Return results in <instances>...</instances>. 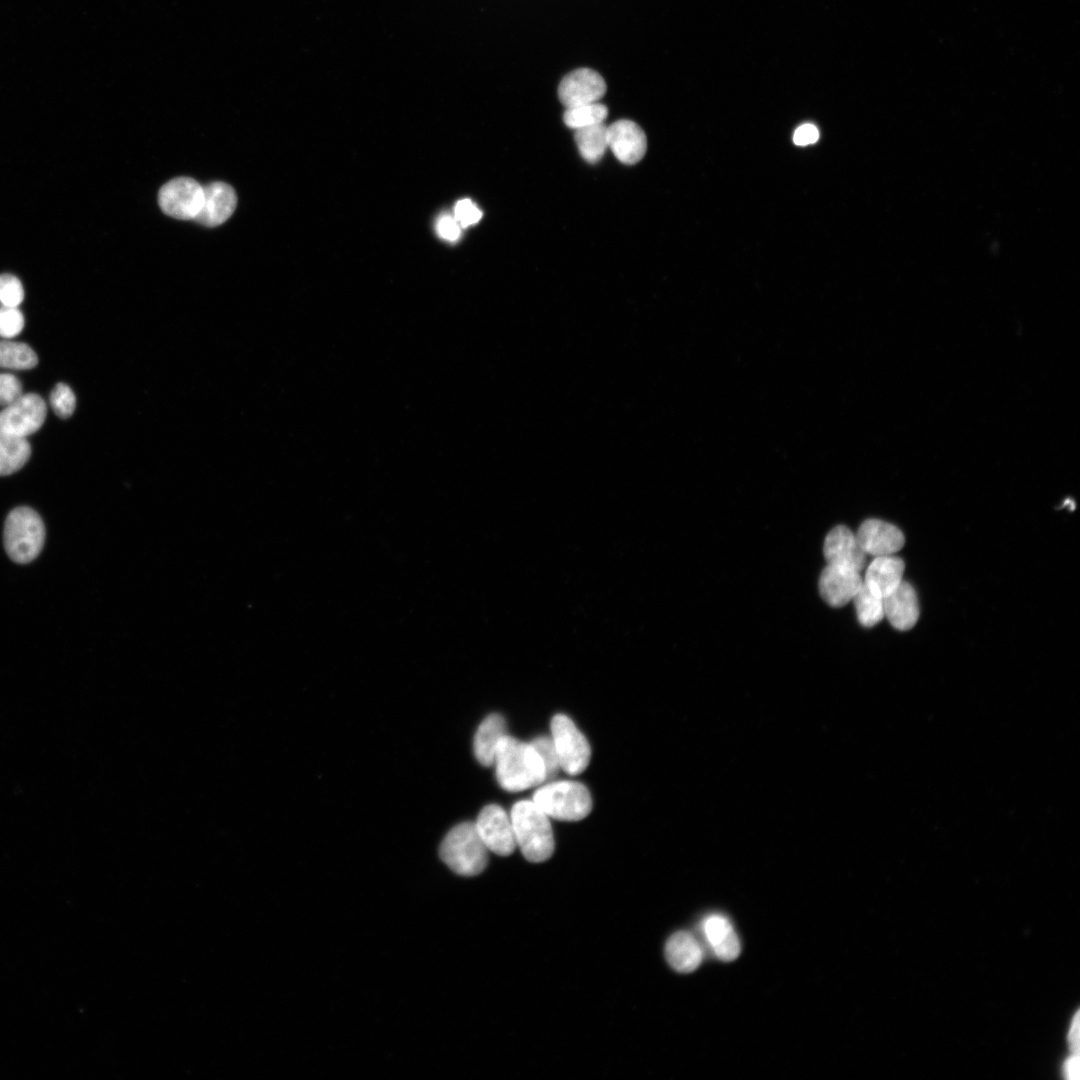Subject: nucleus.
Segmentation results:
<instances>
[{
    "instance_id": "dca6fc26",
    "label": "nucleus",
    "mask_w": 1080,
    "mask_h": 1080,
    "mask_svg": "<svg viewBox=\"0 0 1080 1080\" xmlns=\"http://www.w3.org/2000/svg\"><path fill=\"white\" fill-rule=\"evenodd\" d=\"M701 931L714 955L722 961L735 960L741 951L739 938L727 917L712 913L701 922Z\"/></svg>"
},
{
    "instance_id": "ddd939ff",
    "label": "nucleus",
    "mask_w": 1080,
    "mask_h": 1080,
    "mask_svg": "<svg viewBox=\"0 0 1080 1080\" xmlns=\"http://www.w3.org/2000/svg\"><path fill=\"white\" fill-rule=\"evenodd\" d=\"M608 147L620 162L633 165L645 155L647 138L638 124L620 119L608 126Z\"/></svg>"
},
{
    "instance_id": "39448f33",
    "label": "nucleus",
    "mask_w": 1080,
    "mask_h": 1080,
    "mask_svg": "<svg viewBox=\"0 0 1080 1080\" xmlns=\"http://www.w3.org/2000/svg\"><path fill=\"white\" fill-rule=\"evenodd\" d=\"M532 800L549 818L562 821L581 820L592 809V798L587 787L569 780L541 786L533 794Z\"/></svg>"
},
{
    "instance_id": "423d86ee",
    "label": "nucleus",
    "mask_w": 1080,
    "mask_h": 1080,
    "mask_svg": "<svg viewBox=\"0 0 1080 1080\" xmlns=\"http://www.w3.org/2000/svg\"><path fill=\"white\" fill-rule=\"evenodd\" d=\"M551 734L560 768L570 775L582 773L591 758V748L586 737L564 714H557L552 718Z\"/></svg>"
},
{
    "instance_id": "f03ea898",
    "label": "nucleus",
    "mask_w": 1080,
    "mask_h": 1080,
    "mask_svg": "<svg viewBox=\"0 0 1080 1080\" xmlns=\"http://www.w3.org/2000/svg\"><path fill=\"white\" fill-rule=\"evenodd\" d=\"M516 846L524 857L534 863L550 858L554 837L549 817L533 800L515 803L510 814Z\"/></svg>"
},
{
    "instance_id": "473e14b6",
    "label": "nucleus",
    "mask_w": 1080,
    "mask_h": 1080,
    "mask_svg": "<svg viewBox=\"0 0 1080 1080\" xmlns=\"http://www.w3.org/2000/svg\"><path fill=\"white\" fill-rule=\"evenodd\" d=\"M819 138L818 128L811 123H805L799 126L793 134V142L799 146H806L815 143Z\"/></svg>"
},
{
    "instance_id": "393cba45",
    "label": "nucleus",
    "mask_w": 1080,
    "mask_h": 1080,
    "mask_svg": "<svg viewBox=\"0 0 1080 1080\" xmlns=\"http://www.w3.org/2000/svg\"><path fill=\"white\" fill-rule=\"evenodd\" d=\"M608 109L604 104L592 102L566 108L563 121L574 130L603 123Z\"/></svg>"
},
{
    "instance_id": "9b49d317",
    "label": "nucleus",
    "mask_w": 1080,
    "mask_h": 1080,
    "mask_svg": "<svg viewBox=\"0 0 1080 1080\" xmlns=\"http://www.w3.org/2000/svg\"><path fill=\"white\" fill-rule=\"evenodd\" d=\"M861 572L839 565L827 564L819 578L821 597L830 606L841 607L853 600L861 588Z\"/></svg>"
},
{
    "instance_id": "7ed1b4c3",
    "label": "nucleus",
    "mask_w": 1080,
    "mask_h": 1080,
    "mask_svg": "<svg viewBox=\"0 0 1080 1080\" xmlns=\"http://www.w3.org/2000/svg\"><path fill=\"white\" fill-rule=\"evenodd\" d=\"M440 857L455 873L474 876L481 873L488 861V849L475 823L464 822L453 827L440 845Z\"/></svg>"
},
{
    "instance_id": "aec40b11",
    "label": "nucleus",
    "mask_w": 1080,
    "mask_h": 1080,
    "mask_svg": "<svg viewBox=\"0 0 1080 1080\" xmlns=\"http://www.w3.org/2000/svg\"><path fill=\"white\" fill-rule=\"evenodd\" d=\"M504 735L506 725L501 715L490 714L482 721L473 741L474 754L480 764L493 765L498 743Z\"/></svg>"
},
{
    "instance_id": "6ab92c4d",
    "label": "nucleus",
    "mask_w": 1080,
    "mask_h": 1080,
    "mask_svg": "<svg viewBox=\"0 0 1080 1080\" xmlns=\"http://www.w3.org/2000/svg\"><path fill=\"white\" fill-rule=\"evenodd\" d=\"M669 965L680 973L695 971L703 960V950L698 940L687 931L674 933L665 946Z\"/></svg>"
},
{
    "instance_id": "a211bd4d",
    "label": "nucleus",
    "mask_w": 1080,
    "mask_h": 1080,
    "mask_svg": "<svg viewBox=\"0 0 1080 1080\" xmlns=\"http://www.w3.org/2000/svg\"><path fill=\"white\" fill-rule=\"evenodd\" d=\"M904 562L894 555L875 557L866 568L863 583L877 596L884 598L903 580Z\"/></svg>"
},
{
    "instance_id": "412c9836",
    "label": "nucleus",
    "mask_w": 1080,
    "mask_h": 1080,
    "mask_svg": "<svg viewBox=\"0 0 1080 1080\" xmlns=\"http://www.w3.org/2000/svg\"><path fill=\"white\" fill-rule=\"evenodd\" d=\"M30 455L31 447L26 438L0 430V476H7L21 469Z\"/></svg>"
},
{
    "instance_id": "4be33fe9",
    "label": "nucleus",
    "mask_w": 1080,
    "mask_h": 1080,
    "mask_svg": "<svg viewBox=\"0 0 1080 1080\" xmlns=\"http://www.w3.org/2000/svg\"><path fill=\"white\" fill-rule=\"evenodd\" d=\"M575 141L583 159L589 163H596L608 148V126L600 123L577 129Z\"/></svg>"
},
{
    "instance_id": "bb28decb",
    "label": "nucleus",
    "mask_w": 1080,
    "mask_h": 1080,
    "mask_svg": "<svg viewBox=\"0 0 1080 1080\" xmlns=\"http://www.w3.org/2000/svg\"><path fill=\"white\" fill-rule=\"evenodd\" d=\"M531 745L539 754L544 764L546 780L551 779L560 769L558 755L552 738L538 737L531 742Z\"/></svg>"
},
{
    "instance_id": "f3484780",
    "label": "nucleus",
    "mask_w": 1080,
    "mask_h": 1080,
    "mask_svg": "<svg viewBox=\"0 0 1080 1080\" xmlns=\"http://www.w3.org/2000/svg\"><path fill=\"white\" fill-rule=\"evenodd\" d=\"M884 615L890 624L901 631L911 629L919 617V606L914 588L906 581L883 598Z\"/></svg>"
},
{
    "instance_id": "cd10ccee",
    "label": "nucleus",
    "mask_w": 1080,
    "mask_h": 1080,
    "mask_svg": "<svg viewBox=\"0 0 1080 1080\" xmlns=\"http://www.w3.org/2000/svg\"><path fill=\"white\" fill-rule=\"evenodd\" d=\"M24 299L20 280L11 274L0 275V303L2 306L18 307Z\"/></svg>"
},
{
    "instance_id": "6e6552de",
    "label": "nucleus",
    "mask_w": 1080,
    "mask_h": 1080,
    "mask_svg": "<svg viewBox=\"0 0 1080 1080\" xmlns=\"http://www.w3.org/2000/svg\"><path fill=\"white\" fill-rule=\"evenodd\" d=\"M46 414V403L39 395L22 394L0 411V430L26 438L41 428Z\"/></svg>"
},
{
    "instance_id": "a878e982",
    "label": "nucleus",
    "mask_w": 1080,
    "mask_h": 1080,
    "mask_svg": "<svg viewBox=\"0 0 1080 1080\" xmlns=\"http://www.w3.org/2000/svg\"><path fill=\"white\" fill-rule=\"evenodd\" d=\"M49 402L55 414L63 419L70 417L76 406L73 391L64 383L55 385L50 393Z\"/></svg>"
},
{
    "instance_id": "20e7f679",
    "label": "nucleus",
    "mask_w": 1080,
    "mask_h": 1080,
    "mask_svg": "<svg viewBox=\"0 0 1080 1080\" xmlns=\"http://www.w3.org/2000/svg\"><path fill=\"white\" fill-rule=\"evenodd\" d=\"M45 527L41 517L29 507H17L7 516L4 525V547L16 563L34 560L42 550Z\"/></svg>"
},
{
    "instance_id": "f704fd0d",
    "label": "nucleus",
    "mask_w": 1080,
    "mask_h": 1080,
    "mask_svg": "<svg viewBox=\"0 0 1080 1080\" xmlns=\"http://www.w3.org/2000/svg\"><path fill=\"white\" fill-rule=\"evenodd\" d=\"M1064 1073L1068 1079L1079 1078V1054H1072L1064 1063Z\"/></svg>"
},
{
    "instance_id": "f8f14e48",
    "label": "nucleus",
    "mask_w": 1080,
    "mask_h": 1080,
    "mask_svg": "<svg viewBox=\"0 0 1080 1080\" xmlns=\"http://www.w3.org/2000/svg\"><path fill=\"white\" fill-rule=\"evenodd\" d=\"M855 536L863 552L874 557L893 555L905 542L899 528L878 519L864 521Z\"/></svg>"
},
{
    "instance_id": "c85d7f7f",
    "label": "nucleus",
    "mask_w": 1080,
    "mask_h": 1080,
    "mask_svg": "<svg viewBox=\"0 0 1080 1080\" xmlns=\"http://www.w3.org/2000/svg\"><path fill=\"white\" fill-rule=\"evenodd\" d=\"M24 316L18 307H0V336L10 339L18 335L24 327Z\"/></svg>"
},
{
    "instance_id": "f257e3e1",
    "label": "nucleus",
    "mask_w": 1080,
    "mask_h": 1080,
    "mask_svg": "<svg viewBox=\"0 0 1080 1080\" xmlns=\"http://www.w3.org/2000/svg\"><path fill=\"white\" fill-rule=\"evenodd\" d=\"M493 764L498 783L509 792L523 791L546 781L544 764L531 743L507 734L498 743Z\"/></svg>"
},
{
    "instance_id": "72a5a7b5",
    "label": "nucleus",
    "mask_w": 1080,
    "mask_h": 1080,
    "mask_svg": "<svg viewBox=\"0 0 1080 1080\" xmlns=\"http://www.w3.org/2000/svg\"><path fill=\"white\" fill-rule=\"evenodd\" d=\"M1068 1043L1072 1054H1079V1011L1076 1012L1068 1033Z\"/></svg>"
},
{
    "instance_id": "c756f323",
    "label": "nucleus",
    "mask_w": 1080,
    "mask_h": 1080,
    "mask_svg": "<svg viewBox=\"0 0 1080 1080\" xmlns=\"http://www.w3.org/2000/svg\"><path fill=\"white\" fill-rule=\"evenodd\" d=\"M23 394L20 380L9 373H0V405L7 406Z\"/></svg>"
},
{
    "instance_id": "9d476101",
    "label": "nucleus",
    "mask_w": 1080,
    "mask_h": 1080,
    "mask_svg": "<svg viewBox=\"0 0 1080 1080\" xmlns=\"http://www.w3.org/2000/svg\"><path fill=\"white\" fill-rule=\"evenodd\" d=\"M606 92L603 77L590 68H579L567 74L560 82L558 96L568 108L598 102Z\"/></svg>"
},
{
    "instance_id": "b1692460",
    "label": "nucleus",
    "mask_w": 1080,
    "mask_h": 1080,
    "mask_svg": "<svg viewBox=\"0 0 1080 1080\" xmlns=\"http://www.w3.org/2000/svg\"><path fill=\"white\" fill-rule=\"evenodd\" d=\"M853 600L862 626L873 627L885 616L883 598L874 594L864 583Z\"/></svg>"
},
{
    "instance_id": "2f4dec72",
    "label": "nucleus",
    "mask_w": 1080,
    "mask_h": 1080,
    "mask_svg": "<svg viewBox=\"0 0 1080 1080\" xmlns=\"http://www.w3.org/2000/svg\"><path fill=\"white\" fill-rule=\"evenodd\" d=\"M436 229L443 239L449 241H456L461 233L459 223L451 215L440 216L436 223Z\"/></svg>"
},
{
    "instance_id": "7c9ffc66",
    "label": "nucleus",
    "mask_w": 1080,
    "mask_h": 1080,
    "mask_svg": "<svg viewBox=\"0 0 1080 1080\" xmlns=\"http://www.w3.org/2000/svg\"><path fill=\"white\" fill-rule=\"evenodd\" d=\"M455 219L462 227L476 224L482 217V212L470 199L459 200L454 208Z\"/></svg>"
},
{
    "instance_id": "2eb2a0df",
    "label": "nucleus",
    "mask_w": 1080,
    "mask_h": 1080,
    "mask_svg": "<svg viewBox=\"0 0 1080 1080\" xmlns=\"http://www.w3.org/2000/svg\"><path fill=\"white\" fill-rule=\"evenodd\" d=\"M203 205L194 220L206 227L223 224L234 212L237 196L234 189L224 182H213L203 187Z\"/></svg>"
},
{
    "instance_id": "1a4fd4ad",
    "label": "nucleus",
    "mask_w": 1080,
    "mask_h": 1080,
    "mask_svg": "<svg viewBox=\"0 0 1080 1080\" xmlns=\"http://www.w3.org/2000/svg\"><path fill=\"white\" fill-rule=\"evenodd\" d=\"M476 829L488 850L500 856L510 855L516 848L510 816L496 804L485 806L475 822Z\"/></svg>"
},
{
    "instance_id": "5701e85b",
    "label": "nucleus",
    "mask_w": 1080,
    "mask_h": 1080,
    "mask_svg": "<svg viewBox=\"0 0 1080 1080\" xmlns=\"http://www.w3.org/2000/svg\"><path fill=\"white\" fill-rule=\"evenodd\" d=\"M38 357L25 343L0 340V368L27 370L34 368Z\"/></svg>"
},
{
    "instance_id": "0eeeda50",
    "label": "nucleus",
    "mask_w": 1080,
    "mask_h": 1080,
    "mask_svg": "<svg viewBox=\"0 0 1080 1080\" xmlns=\"http://www.w3.org/2000/svg\"><path fill=\"white\" fill-rule=\"evenodd\" d=\"M203 187L189 177H178L164 184L158 193V204L168 216L194 219L203 205Z\"/></svg>"
},
{
    "instance_id": "4468645a",
    "label": "nucleus",
    "mask_w": 1080,
    "mask_h": 1080,
    "mask_svg": "<svg viewBox=\"0 0 1080 1080\" xmlns=\"http://www.w3.org/2000/svg\"><path fill=\"white\" fill-rule=\"evenodd\" d=\"M824 556L827 564L839 565L861 572L866 566V554L855 534L846 526H836L826 536Z\"/></svg>"
}]
</instances>
